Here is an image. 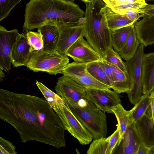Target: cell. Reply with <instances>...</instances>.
<instances>
[{
  "instance_id": "d6986e66",
  "label": "cell",
  "mask_w": 154,
  "mask_h": 154,
  "mask_svg": "<svg viewBox=\"0 0 154 154\" xmlns=\"http://www.w3.org/2000/svg\"><path fill=\"white\" fill-rule=\"evenodd\" d=\"M42 35L43 42V50H56L59 42L60 32L56 26L45 25L38 28Z\"/></svg>"
},
{
  "instance_id": "44dd1931",
  "label": "cell",
  "mask_w": 154,
  "mask_h": 154,
  "mask_svg": "<svg viewBox=\"0 0 154 154\" xmlns=\"http://www.w3.org/2000/svg\"><path fill=\"white\" fill-rule=\"evenodd\" d=\"M140 43L133 25L131 26L129 34L124 45L119 53V55L125 61L129 60L135 55Z\"/></svg>"
},
{
  "instance_id": "6da1fadb",
  "label": "cell",
  "mask_w": 154,
  "mask_h": 154,
  "mask_svg": "<svg viewBox=\"0 0 154 154\" xmlns=\"http://www.w3.org/2000/svg\"><path fill=\"white\" fill-rule=\"evenodd\" d=\"M0 118L16 130L23 143L36 141L57 149L66 146V130L45 99L0 88Z\"/></svg>"
},
{
  "instance_id": "52a82bcc",
  "label": "cell",
  "mask_w": 154,
  "mask_h": 154,
  "mask_svg": "<svg viewBox=\"0 0 154 154\" xmlns=\"http://www.w3.org/2000/svg\"><path fill=\"white\" fill-rule=\"evenodd\" d=\"M144 45L140 43L134 55L125 62L131 82V90L127 93L131 103L135 105L142 95V61Z\"/></svg>"
},
{
  "instance_id": "ffe728a7",
  "label": "cell",
  "mask_w": 154,
  "mask_h": 154,
  "mask_svg": "<svg viewBox=\"0 0 154 154\" xmlns=\"http://www.w3.org/2000/svg\"><path fill=\"white\" fill-rule=\"evenodd\" d=\"M104 10L108 25L111 32L128 26H131L135 23L125 16L113 11L105 5Z\"/></svg>"
},
{
  "instance_id": "83f0119b",
  "label": "cell",
  "mask_w": 154,
  "mask_h": 154,
  "mask_svg": "<svg viewBox=\"0 0 154 154\" xmlns=\"http://www.w3.org/2000/svg\"><path fill=\"white\" fill-rule=\"evenodd\" d=\"M87 154H109V143L106 137L94 140L90 144Z\"/></svg>"
},
{
  "instance_id": "ab89813d",
  "label": "cell",
  "mask_w": 154,
  "mask_h": 154,
  "mask_svg": "<svg viewBox=\"0 0 154 154\" xmlns=\"http://www.w3.org/2000/svg\"><path fill=\"white\" fill-rule=\"evenodd\" d=\"M74 1L75 0H73ZM84 2V3L90 2L91 0H79Z\"/></svg>"
},
{
  "instance_id": "7a4b0ae2",
  "label": "cell",
  "mask_w": 154,
  "mask_h": 154,
  "mask_svg": "<svg viewBox=\"0 0 154 154\" xmlns=\"http://www.w3.org/2000/svg\"><path fill=\"white\" fill-rule=\"evenodd\" d=\"M73 0H30L26 4L23 31L45 25L85 22V12Z\"/></svg>"
},
{
  "instance_id": "d4e9b609",
  "label": "cell",
  "mask_w": 154,
  "mask_h": 154,
  "mask_svg": "<svg viewBox=\"0 0 154 154\" xmlns=\"http://www.w3.org/2000/svg\"><path fill=\"white\" fill-rule=\"evenodd\" d=\"M150 94H143L131 109V117L134 123L140 119L146 113L150 106Z\"/></svg>"
},
{
  "instance_id": "277c9868",
  "label": "cell",
  "mask_w": 154,
  "mask_h": 154,
  "mask_svg": "<svg viewBox=\"0 0 154 154\" xmlns=\"http://www.w3.org/2000/svg\"><path fill=\"white\" fill-rule=\"evenodd\" d=\"M45 99L61 121L66 130L82 145L88 144L93 139L89 131L71 110L67 103L59 95L49 89L43 93Z\"/></svg>"
},
{
  "instance_id": "8d00e7d4",
  "label": "cell",
  "mask_w": 154,
  "mask_h": 154,
  "mask_svg": "<svg viewBox=\"0 0 154 154\" xmlns=\"http://www.w3.org/2000/svg\"><path fill=\"white\" fill-rule=\"evenodd\" d=\"M149 148L142 143L139 145L137 154H149Z\"/></svg>"
},
{
  "instance_id": "603a6c76",
  "label": "cell",
  "mask_w": 154,
  "mask_h": 154,
  "mask_svg": "<svg viewBox=\"0 0 154 154\" xmlns=\"http://www.w3.org/2000/svg\"><path fill=\"white\" fill-rule=\"evenodd\" d=\"M110 64L113 69L115 75V79L112 89L119 94L127 93L131 88V82L128 73L124 72L115 66Z\"/></svg>"
},
{
  "instance_id": "4fadbf2b",
  "label": "cell",
  "mask_w": 154,
  "mask_h": 154,
  "mask_svg": "<svg viewBox=\"0 0 154 154\" xmlns=\"http://www.w3.org/2000/svg\"><path fill=\"white\" fill-rule=\"evenodd\" d=\"M60 32L59 42L56 50L66 55L69 47L79 38L84 36V24L63 25L57 26Z\"/></svg>"
},
{
  "instance_id": "7402d4cb",
  "label": "cell",
  "mask_w": 154,
  "mask_h": 154,
  "mask_svg": "<svg viewBox=\"0 0 154 154\" xmlns=\"http://www.w3.org/2000/svg\"><path fill=\"white\" fill-rule=\"evenodd\" d=\"M117 120L119 131L120 140L121 142L124 134L128 126L133 123L131 114V110H126L121 103H119L112 108Z\"/></svg>"
},
{
  "instance_id": "f1b7e54d",
  "label": "cell",
  "mask_w": 154,
  "mask_h": 154,
  "mask_svg": "<svg viewBox=\"0 0 154 154\" xmlns=\"http://www.w3.org/2000/svg\"><path fill=\"white\" fill-rule=\"evenodd\" d=\"M26 38L31 47V51H39L43 47V42L41 34L39 32L29 31L26 33Z\"/></svg>"
},
{
  "instance_id": "9c48e42d",
  "label": "cell",
  "mask_w": 154,
  "mask_h": 154,
  "mask_svg": "<svg viewBox=\"0 0 154 154\" xmlns=\"http://www.w3.org/2000/svg\"><path fill=\"white\" fill-rule=\"evenodd\" d=\"M62 74L86 88L110 90L108 86L97 80L90 74L86 69V64L75 61L68 63L63 68Z\"/></svg>"
},
{
  "instance_id": "484cf974",
  "label": "cell",
  "mask_w": 154,
  "mask_h": 154,
  "mask_svg": "<svg viewBox=\"0 0 154 154\" xmlns=\"http://www.w3.org/2000/svg\"><path fill=\"white\" fill-rule=\"evenodd\" d=\"M131 26H125L111 32L112 47L118 53L120 51L124 45L129 34Z\"/></svg>"
},
{
  "instance_id": "d590c367",
  "label": "cell",
  "mask_w": 154,
  "mask_h": 154,
  "mask_svg": "<svg viewBox=\"0 0 154 154\" xmlns=\"http://www.w3.org/2000/svg\"><path fill=\"white\" fill-rule=\"evenodd\" d=\"M150 94L151 97L150 106V115L154 121V89L151 92Z\"/></svg>"
},
{
  "instance_id": "2e32d148",
  "label": "cell",
  "mask_w": 154,
  "mask_h": 154,
  "mask_svg": "<svg viewBox=\"0 0 154 154\" xmlns=\"http://www.w3.org/2000/svg\"><path fill=\"white\" fill-rule=\"evenodd\" d=\"M141 143L149 148L154 144V121L146 113L134 123Z\"/></svg>"
},
{
  "instance_id": "ba28073f",
  "label": "cell",
  "mask_w": 154,
  "mask_h": 154,
  "mask_svg": "<svg viewBox=\"0 0 154 154\" xmlns=\"http://www.w3.org/2000/svg\"><path fill=\"white\" fill-rule=\"evenodd\" d=\"M55 90L69 106H77L88 98L85 87L64 75L58 78Z\"/></svg>"
},
{
  "instance_id": "8fae6325",
  "label": "cell",
  "mask_w": 154,
  "mask_h": 154,
  "mask_svg": "<svg viewBox=\"0 0 154 154\" xmlns=\"http://www.w3.org/2000/svg\"><path fill=\"white\" fill-rule=\"evenodd\" d=\"M20 34L17 29L8 30L0 26V69L7 73L11 69L12 48Z\"/></svg>"
},
{
  "instance_id": "74e56055",
  "label": "cell",
  "mask_w": 154,
  "mask_h": 154,
  "mask_svg": "<svg viewBox=\"0 0 154 154\" xmlns=\"http://www.w3.org/2000/svg\"><path fill=\"white\" fill-rule=\"evenodd\" d=\"M5 74L3 72V70L0 69V81L1 82L2 80V79L5 77Z\"/></svg>"
},
{
  "instance_id": "e575fe53",
  "label": "cell",
  "mask_w": 154,
  "mask_h": 154,
  "mask_svg": "<svg viewBox=\"0 0 154 154\" xmlns=\"http://www.w3.org/2000/svg\"><path fill=\"white\" fill-rule=\"evenodd\" d=\"M103 68L106 74L113 83L115 79V75L113 69L111 65L104 59L101 61Z\"/></svg>"
},
{
  "instance_id": "e0dca14e",
  "label": "cell",
  "mask_w": 154,
  "mask_h": 154,
  "mask_svg": "<svg viewBox=\"0 0 154 154\" xmlns=\"http://www.w3.org/2000/svg\"><path fill=\"white\" fill-rule=\"evenodd\" d=\"M134 25L138 39L145 47L154 44V16L143 18Z\"/></svg>"
},
{
  "instance_id": "1f68e13d",
  "label": "cell",
  "mask_w": 154,
  "mask_h": 154,
  "mask_svg": "<svg viewBox=\"0 0 154 154\" xmlns=\"http://www.w3.org/2000/svg\"><path fill=\"white\" fill-rule=\"evenodd\" d=\"M15 147L12 143L0 137V154H16Z\"/></svg>"
},
{
  "instance_id": "4dcf8cb0",
  "label": "cell",
  "mask_w": 154,
  "mask_h": 154,
  "mask_svg": "<svg viewBox=\"0 0 154 154\" xmlns=\"http://www.w3.org/2000/svg\"><path fill=\"white\" fill-rule=\"evenodd\" d=\"M106 138L109 143V154H111L115 148L118 146L121 142L118 127H117L113 133Z\"/></svg>"
},
{
  "instance_id": "4316f807",
  "label": "cell",
  "mask_w": 154,
  "mask_h": 154,
  "mask_svg": "<svg viewBox=\"0 0 154 154\" xmlns=\"http://www.w3.org/2000/svg\"><path fill=\"white\" fill-rule=\"evenodd\" d=\"M103 59L123 72L128 73L125 62L123 61L119 53L115 51L112 47H109L107 48L105 56Z\"/></svg>"
},
{
  "instance_id": "cb8c5ba5",
  "label": "cell",
  "mask_w": 154,
  "mask_h": 154,
  "mask_svg": "<svg viewBox=\"0 0 154 154\" xmlns=\"http://www.w3.org/2000/svg\"><path fill=\"white\" fill-rule=\"evenodd\" d=\"M101 61L86 64V69L96 80L108 86L110 89L112 88V83L104 71Z\"/></svg>"
},
{
  "instance_id": "f546056e",
  "label": "cell",
  "mask_w": 154,
  "mask_h": 154,
  "mask_svg": "<svg viewBox=\"0 0 154 154\" xmlns=\"http://www.w3.org/2000/svg\"><path fill=\"white\" fill-rule=\"evenodd\" d=\"M22 0H0V21L7 17L12 10Z\"/></svg>"
},
{
  "instance_id": "8992f818",
  "label": "cell",
  "mask_w": 154,
  "mask_h": 154,
  "mask_svg": "<svg viewBox=\"0 0 154 154\" xmlns=\"http://www.w3.org/2000/svg\"><path fill=\"white\" fill-rule=\"evenodd\" d=\"M69 62L66 55L60 54L56 50L42 49L31 52L26 66L34 72H46L56 75L62 74Z\"/></svg>"
},
{
  "instance_id": "d6a6232c",
  "label": "cell",
  "mask_w": 154,
  "mask_h": 154,
  "mask_svg": "<svg viewBox=\"0 0 154 154\" xmlns=\"http://www.w3.org/2000/svg\"><path fill=\"white\" fill-rule=\"evenodd\" d=\"M139 9L122 10L119 11L116 13L125 16L130 20L135 23L141 17L139 13Z\"/></svg>"
},
{
  "instance_id": "836d02e7",
  "label": "cell",
  "mask_w": 154,
  "mask_h": 154,
  "mask_svg": "<svg viewBox=\"0 0 154 154\" xmlns=\"http://www.w3.org/2000/svg\"><path fill=\"white\" fill-rule=\"evenodd\" d=\"M141 17L149 18L154 16V4H147L143 8L139 9Z\"/></svg>"
},
{
  "instance_id": "3957f363",
  "label": "cell",
  "mask_w": 154,
  "mask_h": 154,
  "mask_svg": "<svg viewBox=\"0 0 154 154\" xmlns=\"http://www.w3.org/2000/svg\"><path fill=\"white\" fill-rule=\"evenodd\" d=\"M84 36L86 40L104 58L108 48L112 47L111 32L104 10L106 3L102 0H91L85 3Z\"/></svg>"
},
{
  "instance_id": "f35d334b",
  "label": "cell",
  "mask_w": 154,
  "mask_h": 154,
  "mask_svg": "<svg viewBox=\"0 0 154 154\" xmlns=\"http://www.w3.org/2000/svg\"><path fill=\"white\" fill-rule=\"evenodd\" d=\"M149 154H154V144L149 148Z\"/></svg>"
},
{
  "instance_id": "30bf717a",
  "label": "cell",
  "mask_w": 154,
  "mask_h": 154,
  "mask_svg": "<svg viewBox=\"0 0 154 154\" xmlns=\"http://www.w3.org/2000/svg\"><path fill=\"white\" fill-rule=\"evenodd\" d=\"M66 55L77 63L87 64L101 61L102 56L96 51L83 37L78 39L68 49Z\"/></svg>"
},
{
  "instance_id": "5b68a950",
  "label": "cell",
  "mask_w": 154,
  "mask_h": 154,
  "mask_svg": "<svg viewBox=\"0 0 154 154\" xmlns=\"http://www.w3.org/2000/svg\"><path fill=\"white\" fill-rule=\"evenodd\" d=\"M69 106L77 118L90 133L94 140L106 137L107 127L105 112L97 108L89 98L77 106Z\"/></svg>"
},
{
  "instance_id": "5bb4252c",
  "label": "cell",
  "mask_w": 154,
  "mask_h": 154,
  "mask_svg": "<svg viewBox=\"0 0 154 154\" xmlns=\"http://www.w3.org/2000/svg\"><path fill=\"white\" fill-rule=\"evenodd\" d=\"M31 52V47L26 34H20L13 47L11 53V62L13 67L26 66Z\"/></svg>"
},
{
  "instance_id": "7c38bea8",
  "label": "cell",
  "mask_w": 154,
  "mask_h": 154,
  "mask_svg": "<svg viewBox=\"0 0 154 154\" xmlns=\"http://www.w3.org/2000/svg\"><path fill=\"white\" fill-rule=\"evenodd\" d=\"M89 99L101 110L113 114L112 108L121 103V97L114 91L86 88Z\"/></svg>"
},
{
  "instance_id": "9a60e30c",
  "label": "cell",
  "mask_w": 154,
  "mask_h": 154,
  "mask_svg": "<svg viewBox=\"0 0 154 154\" xmlns=\"http://www.w3.org/2000/svg\"><path fill=\"white\" fill-rule=\"evenodd\" d=\"M142 64L143 94H150L154 89V52L144 53Z\"/></svg>"
},
{
  "instance_id": "ac0fdd59",
  "label": "cell",
  "mask_w": 154,
  "mask_h": 154,
  "mask_svg": "<svg viewBox=\"0 0 154 154\" xmlns=\"http://www.w3.org/2000/svg\"><path fill=\"white\" fill-rule=\"evenodd\" d=\"M141 143L134 123L128 127L120 145L118 152L122 154H137Z\"/></svg>"
}]
</instances>
